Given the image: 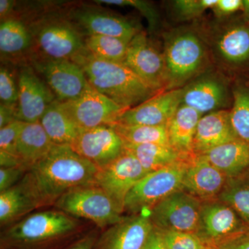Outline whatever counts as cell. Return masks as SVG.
Segmentation results:
<instances>
[{"label":"cell","mask_w":249,"mask_h":249,"mask_svg":"<svg viewBox=\"0 0 249 249\" xmlns=\"http://www.w3.org/2000/svg\"><path fill=\"white\" fill-rule=\"evenodd\" d=\"M98 169L70 145H53L45 157L23 178L38 207L53 206L59 198L76 187L95 183Z\"/></svg>","instance_id":"cell-1"},{"label":"cell","mask_w":249,"mask_h":249,"mask_svg":"<svg viewBox=\"0 0 249 249\" xmlns=\"http://www.w3.org/2000/svg\"><path fill=\"white\" fill-rule=\"evenodd\" d=\"M77 219L58 209L28 214L1 232L0 249H61L80 237Z\"/></svg>","instance_id":"cell-2"},{"label":"cell","mask_w":249,"mask_h":249,"mask_svg":"<svg viewBox=\"0 0 249 249\" xmlns=\"http://www.w3.org/2000/svg\"><path fill=\"white\" fill-rule=\"evenodd\" d=\"M74 62L83 69L91 88L125 109L135 107L159 92L124 63L101 60L88 52Z\"/></svg>","instance_id":"cell-3"},{"label":"cell","mask_w":249,"mask_h":249,"mask_svg":"<svg viewBox=\"0 0 249 249\" xmlns=\"http://www.w3.org/2000/svg\"><path fill=\"white\" fill-rule=\"evenodd\" d=\"M29 28L34 45L45 58L74 62L88 52L84 36L67 16H42Z\"/></svg>","instance_id":"cell-4"},{"label":"cell","mask_w":249,"mask_h":249,"mask_svg":"<svg viewBox=\"0 0 249 249\" xmlns=\"http://www.w3.org/2000/svg\"><path fill=\"white\" fill-rule=\"evenodd\" d=\"M53 206L72 217L88 219L102 229L120 222L124 217V211L96 183L67 191Z\"/></svg>","instance_id":"cell-5"},{"label":"cell","mask_w":249,"mask_h":249,"mask_svg":"<svg viewBox=\"0 0 249 249\" xmlns=\"http://www.w3.org/2000/svg\"><path fill=\"white\" fill-rule=\"evenodd\" d=\"M193 160L145 175L126 196L124 213L145 214L146 211L149 213L156 204L166 196L181 190L185 173Z\"/></svg>","instance_id":"cell-6"},{"label":"cell","mask_w":249,"mask_h":249,"mask_svg":"<svg viewBox=\"0 0 249 249\" xmlns=\"http://www.w3.org/2000/svg\"><path fill=\"white\" fill-rule=\"evenodd\" d=\"M202 201L179 190L166 196L148 213L152 225L160 231L196 234Z\"/></svg>","instance_id":"cell-7"},{"label":"cell","mask_w":249,"mask_h":249,"mask_svg":"<svg viewBox=\"0 0 249 249\" xmlns=\"http://www.w3.org/2000/svg\"><path fill=\"white\" fill-rule=\"evenodd\" d=\"M163 55L168 74L167 89H171L197 73L204 62L205 51L197 36L183 32L167 42Z\"/></svg>","instance_id":"cell-8"},{"label":"cell","mask_w":249,"mask_h":249,"mask_svg":"<svg viewBox=\"0 0 249 249\" xmlns=\"http://www.w3.org/2000/svg\"><path fill=\"white\" fill-rule=\"evenodd\" d=\"M32 63L59 102L76 99L89 87L83 69L71 60L34 58Z\"/></svg>","instance_id":"cell-9"},{"label":"cell","mask_w":249,"mask_h":249,"mask_svg":"<svg viewBox=\"0 0 249 249\" xmlns=\"http://www.w3.org/2000/svg\"><path fill=\"white\" fill-rule=\"evenodd\" d=\"M248 224L231 205L219 199L202 201L196 235L209 247L243 231Z\"/></svg>","instance_id":"cell-10"},{"label":"cell","mask_w":249,"mask_h":249,"mask_svg":"<svg viewBox=\"0 0 249 249\" xmlns=\"http://www.w3.org/2000/svg\"><path fill=\"white\" fill-rule=\"evenodd\" d=\"M60 103L67 115L83 130L111 125L127 110L90 85L80 97Z\"/></svg>","instance_id":"cell-11"},{"label":"cell","mask_w":249,"mask_h":249,"mask_svg":"<svg viewBox=\"0 0 249 249\" xmlns=\"http://www.w3.org/2000/svg\"><path fill=\"white\" fill-rule=\"evenodd\" d=\"M124 64L155 91L168 88L164 55L152 45L143 31H139L129 42Z\"/></svg>","instance_id":"cell-12"},{"label":"cell","mask_w":249,"mask_h":249,"mask_svg":"<svg viewBox=\"0 0 249 249\" xmlns=\"http://www.w3.org/2000/svg\"><path fill=\"white\" fill-rule=\"evenodd\" d=\"M66 16L84 37L107 36L130 42L139 31L125 18L94 6L72 8Z\"/></svg>","instance_id":"cell-13"},{"label":"cell","mask_w":249,"mask_h":249,"mask_svg":"<svg viewBox=\"0 0 249 249\" xmlns=\"http://www.w3.org/2000/svg\"><path fill=\"white\" fill-rule=\"evenodd\" d=\"M147 175L139 160L124 151L103 169L98 170L95 183L106 192L124 213V202L129 191Z\"/></svg>","instance_id":"cell-14"},{"label":"cell","mask_w":249,"mask_h":249,"mask_svg":"<svg viewBox=\"0 0 249 249\" xmlns=\"http://www.w3.org/2000/svg\"><path fill=\"white\" fill-rule=\"evenodd\" d=\"M183 89L161 90L123 113L114 124L125 125H167L182 104Z\"/></svg>","instance_id":"cell-15"},{"label":"cell","mask_w":249,"mask_h":249,"mask_svg":"<svg viewBox=\"0 0 249 249\" xmlns=\"http://www.w3.org/2000/svg\"><path fill=\"white\" fill-rule=\"evenodd\" d=\"M17 80V120L29 124L39 122L49 106L57 101L55 96L32 67H21Z\"/></svg>","instance_id":"cell-16"},{"label":"cell","mask_w":249,"mask_h":249,"mask_svg":"<svg viewBox=\"0 0 249 249\" xmlns=\"http://www.w3.org/2000/svg\"><path fill=\"white\" fill-rule=\"evenodd\" d=\"M70 146L98 170L110 164L124 151V141L111 125L85 129Z\"/></svg>","instance_id":"cell-17"},{"label":"cell","mask_w":249,"mask_h":249,"mask_svg":"<svg viewBox=\"0 0 249 249\" xmlns=\"http://www.w3.org/2000/svg\"><path fill=\"white\" fill-rule=\"evenodd\" d=\"M153 229L148 214L124 216L98 235L92 249H142Z\"/></svg>","instance_id":"cell-18"},{"label":"cell","mask_w":249,"mask_h":249,"mask_svg":"<svg viewBox=\"0 0 249 249\" xmlns=\"http://www.w3.org/2000/svg\"><path fill=\"white\" fill-rule=\"evenodd\" d=\"M229 178L222 172L199 156L188 165L182 191L201 201L218 199Z\"/></svg>","instance_id":"cell-19"},{"label":"cell","mask_w":249,"mask_h":249,"mask_svg":"<svg viewBox=\"0 0 249 249\" xmlns=\"http://www.w3.org/2000/svg\"><path fill=\"white\" fill-rule=\"evenodd\" d=\"M237 140L231 124L230 111L217 110L201 116L196 127L193 152L198 156L228 142Z\"/></svg>","instance_id":"cell-20"},{"label":"cell","mask_w":249,"mask_h":249,"mask_svg":"<svg viewBox=\"0 0 249 249\" xmlns=\"http://www.w3.org/2000/svg\"><path fill=\"white\" fill-rule=\"evenodd\" d=\"M198 156L222 172L228 178H234L249 166V143L232 141Z\"/></svg>","instance_id":"cell-21"},{"label":"cell","mask_w":249,"mask_h":249,"mask_svg":"<svg viewBox=\"0 0 249 249\" xmlns=\"http://www.w3.org/2000/svg\"><path fill=\"white\" fill-rule=\"evenodd\" d=\"M124 149L139 160L147 174L178 164L189 162L196 155H186L171 145L160 144H124Z\"/></svg>","instance_id":"cell-22"},{"label":"cell","mask_w":249,"mask_h":249,"mask_svg":"<svg viewBox=\"0 0 249 249\" xmlns=\"http://www.w3.org/2000/svg\"><path fill=\"white\" fill-rule=\"evenodd\" d=\"M37 209V201L23 178L12 188L0 193L1 227H9Z\"/></svg>","instance_id":"cell-23"},{"label":"cell","mask_w":249,"mask_h":249,"mask_svg":"<svg viewBox=\"0 0 249 249\" xmlns=\"http://www.w3.org/2000/svg\"><path fill=\"white\" fill-rule=\"evenodd\" d=\"M226 98L224 85L212 78H203L183 89L182 104L201 114L217 111Z\"/></svg>","instance_id":"cell-24"},{"label":"cell","mask_w":249,"mask_h":249,"mask_svg":"<svg viewBox=\"0 0 249 249\" xmlns=\"http://www.w3.org/2000/svg\"><path fill=\"white\" fill-rule=\"evenodd\" d=\"M201 117L196 109L181 104L167 124L170 145L181 153L195 155L193 142Z\"/></svg>","instance_id":"cell-25"},{"label":"cell","mask_w":249,"mask_h":249,"mask_svg":"<svg viewBox=\"0 0 249 249\" xmlns=\"http://www.w3.org/2000/svg\"><path fill=\"white\" fill-rule=\"evenodd\" d=\"M53 146L40 121L24 123L17 142V153L28 169L42 160Z\"/></svg>","instance_id":"cell-26"},{"label":"cell","mask_w":249,"mask_h":249,"mask_svg":"<svg viewBox=\"0 0 249 249\" xmlns=\"http://www.w3.org/2000/svg\"><path fill=\"white\" fill-rule=\"evenodd\" d=\"M40 123L55 145H71L83 131L67 115L58 101L49 106Z\"/></svg>","instance_id":"cell-27"},{"label":"cell","mask_w":249,"mask_h":249,"mask_svg":"<svg viewBox=\"0 0 249 249\" xmlns=\"http://www.w3.org/2000/svg\"><path fill=\"white\" fill-rule=\"evenodd\" d=\"M34 45L29 27L19 18L12 16L1 21L0 52L1 56H18Z\"/></svg>","instance_id":"cell-28"},{"label":"cell","mask_w":249,"mask_h":249,"mask_svg":"<svg viewBox=\"0 0 249 249\" xmlns=\"http://www.w3.org/2000/svg\"><path fill=\"white\" fill-rule=\"evenodd\" d=\"M218 52L229 63L239 65L249 60V27L233 26L221 35L217 43Z\"/></svg>","instance_id":"cell-29"},{"label":"cell","mask_w":249,"mask_h":249,"mask_svg":"<svg viewBox=\"0 0 249 249\" xmlns=\"http://www.w3.org/2000/svg\"><path fill=\"white\" fill-rule=\"evenodd\" d=\"M124 144H160L170 145L167 125L111 124Z\"/></svg>","instance_id":"cell-30"},{"label":"cell","mask_w":249,"mask_h":249,"mask_svg":"<svg viewBox=\"0 0 249 249\" xmlns=\"http://www.w3.org/2000/svg\"><path fill=\"white\" fill-rule=\"evenodd\" d=\"M129 42L107 36L85 37V46L93 56L106 61L124 63Z\"/></svg>","instance_id":"cell-31"},{"label":"cell","mask_w":249,"mask_h":249,"mask_svg":"<svg viewBox=\"0 0 249 249\" xmlns=\"http://www.w3.org/2000/svg\"><path fill=\"white\" fill-rule=\"evenodd\" d=\"M218 199L231 205L249 225V172L229 178Z\"/></svg>","instance_id":"cell-32"},{"label":"cell","mask_w":249,"mask_h":249,"mask_svg":"<svg viewBox=\"0 0 249 249\" xmlns=\"http://www.w3.org/2000/svg\"><path fill=\"white\" fill-rule=\"evenodd\" d=\"M231 124L236 139L249 143V89L240 87L233 91Z\"/></svg>","instance_id":"cell-33"},{"label":"cell","mask_w":249,"mask_h":249,"mask_svg":"<svg viewBox=\"0 0 249 249\" xmlns=\"http://www.w3.org/2000/svg\"><path fill=\"white\" fill-rule=\"evenodd\" d=\"M94 2L97 4L134 8L146 18L149 26L152 29H155L160 22V16L157 10L148 1L142 0H96Z\"/></svg>","instance_id":"cell-34"},{"label":"cell","mask_w":249,"mask_h":249,"mask_svg":"<svg viewBox=\"0 0 249 249\" xmlns=\"http://www.w3.org/2000/svg\"><path fill=\"white\" fill-rule=\"evenodd\" d=\"M160 232L167 249H209L196 234L175 231Z\"/></svg>","instance_id":"cell-35"},{"label":"cell","mask_w":249,"mask_h":249,"mask_svg":"<svg viewBox=\"0 0 249 249\" xmlns=\"http://www.w3.org/2000/svg\"><path fill=\"white\" fill-rule=\"evenodd\" d=\"M217 0H177L174 2L175 14L181 19L198 17L204 11L213 9Z\"/></svg>","instance_id":"cell-36"},{"label":"cell","mask_w":249,"mask_h":249,"mask_svg":"<svg viewBox=\"0 0 249 249\" xmlns=\"http://www.w3.org/2000/svg\"><path fill=\"white\" fill-rule=\"evenodd\" d=\"M0 104L18 107V80L8 67L1 65L0 68Z\"/></svg>","instance_id":"cell-37"},{"label":"cell","mask_w":249,"mask_h":249,"mask_svg":"<svg viewBox=\"0 0 249 249\" xmlns=\"http://www.w3.org/2000/svg\"><path fill=\"white\" fill-rule=\"evenodd\" d=\"M24 124V122L16 120L0 129V151L7 152L18 157V139Z\"/></svg>","instance_id":"cell-38"},{"label":"cell","mask_w":249,"mask_h":249,"mask_svg":"<svg viewBox=\"0 0 249 249\" xmlns=\"http://www.w3.org/2000/svg\"><path fill=\"white\" fill-rule=\"evenodd\" d=\"M29 170L24 167L0 168V193L7 191L19 183Z\"/></svg>","instance_id":"cell-39"},{"label":"cell","mask_w":249,"mask_h":249,"mask_svg":"<svg viewBox=\"0 0 249 249\" xmlns=\"http://www.w3.org/2000/svg\"><path fill=\"white\" fill-rule=\"evenodd\" d=\"M211 249H249V225L242 231Z\"/></svg>","instance_id":"cell-40"},{"label":"cell","mask_w":249,"mask_h":249,"mask_svg":"<svg viewBox=\"0 0 249 249\" xmlns=\"http://www.w3.org/2000/svg\"><path fill=\"white\" fill-rule=\"evenodd\" d=\"M243 0H217L213 9L219 16H227L242 10Z\"/></svg>","instance_id":"cell-41"},{"label":"cell","mask_w":249,"mask_h":249,"mask_svg":"<svg viewBox=\"0 0 249 249\" xmlns=\"http://www.w3.org/2000/svg\"><path fill=\"white\" fill-rule=\"evenodd\" d=\"M98 235L96 231H91L60 249H92Z\"/></svg>","instance_id":"cell-42"},{"label":"cell","mask_w":249,"mask_h":249,"mask_svg":"<svg viewBox=\"0 0 249 249\" xmlns=\"http://www.w3.org/2000/svg\"><path fill=\"white\" fill-rule=\"evenodd\" d=\"M17 120V107L0 104V129Z\"/></svg>","instance_id":"cell-43"},{"label":"cell","mask_w":249,"mask_h":249,"mask_svg":"<svg viewBox=\"0 0 249 249\" xmlns=\"http://www.w3.org/2000/svg\"><path fill=\"white\" fill-rule=\"evenodd\" d=\"M142 249H167L160 230L154 227Z\"/></svg>","instance_id":"cell-44"},{"label":"cell","mask_w":249,"mask_h":249,"mask_svg":"<svg viewBox=\"0 0 249 249\" xmlns=\"http://www.w3.org/2000/svg\"><path fill=\"white\" fill-rule=\"evenodd\" d=\"M0 167H1L0 168H18V167L26 168L18 156L3 151H0Z\"/></svg>","instance_id":"cell-45"},{"label":"cell","mask_w":249,"mask_h":249,"mask_svg":"<svg viewBox=\"0 0 249 249\" xmlns=\"http://www.w3.org/2000/svg\"><path fill=\"white\" fill-rule=\"evenodd\" d=\"M16 1L13 0H0V18L1 21L4 20L12 16Z\"/></svg>","instance_id":"cell-46"},{"label":"cell","mask_w":249,"mask_h":249,"mask_svg":"<svg viewBox=\"0 0 249 249\" xmlns=\"http://www.w3.org/2000/svg\"><path fill=\"white\" fill-rule=\"evenodd\" d=\"M244 12L247 15V17L249 18V0H243V8H242Z\"/></svg>","instance_id":"cell-47"},{"label":"cell","mask_w":249,"mask_h":249,"mask_svg":"<svg viewBox=\"0 0 249 249\" xmlns=\"http://www.w3.org/2000/svg\"><path fill=\"white\" fill-rule=\"evenodd\" d=\"M245 172H249V166L248 167V168H247V169L246 170Z\"/></svg>","instance_id":"cell-48"},{"label":"cell","mask_w":249,"mask_h":249,"mask_svg":"<svg viewBox=\"0 0 249 249\" xmlns=\"http://www.w3.org/2000/svg\"></svg>","instance_id":"cell-49"}]
</instances>
